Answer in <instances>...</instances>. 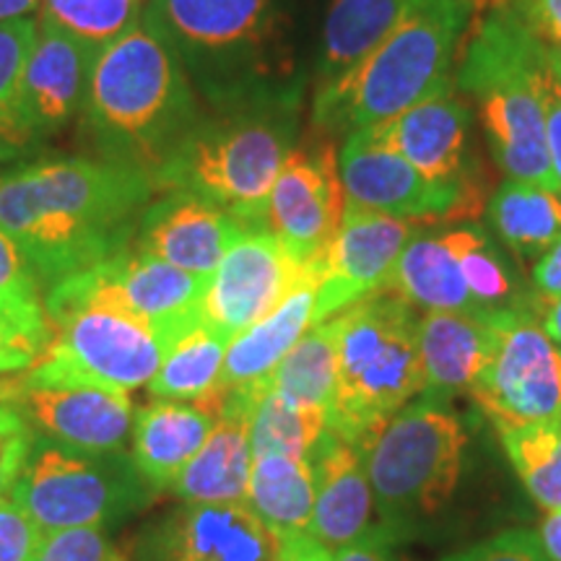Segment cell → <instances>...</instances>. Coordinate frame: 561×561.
<instances>
[{
    "label": "cell",
    "instance_id": "8d00e7d4",
    "mask_svg": "<svg viewBox=\"0 0 561 561\" xmlns=\"http://www.w3.org/2000/svg\"><path fill=\"white\" fill-rule=\"evenodd\" d=\"M144 16L140 0H39V21L94 47H107Z\"/></svg>",
    "mask_w": 561,
    "mask_h": 561
},
{
    "label": "cell",
    "instance_id": "7402d4cb",
    "mask_svg": "<svg viewBox=\"0 0 561 561\" xmlns=\"http://www.w3.org/2000/svg\"><path fill=\"white\" fill-rule=\"evenodd\" d=\"M100 47L53 24H42L24 70L21 107L32 144L58 136L87 107Z\"/></svg>",
    "mask_w": 561,
    "mask_h": 561
},
{
    "label": "cell",
    "instance_id": "ab89813d",
    "mask_svg": "<svg viewBox=\"0 0 561 561\" xmlns=\"http://www.w3.org/2000/svg\"><path fill=\"white\" fill-rule=\"evenodd\" d=\"M32 561H125L102 528H70L42 533Z\"/></svg>",
    "mask_w": 561,
    "mask_h": 561
},
{
    "label": "cell",
    "instance_id": "c3c4849f",
    "mask_svg": "<svg viewBox=\"0 0 561 561\" xmlns=\"http://www.w3.org/2000/svg\"><path fill=\"white\" fill-rule=\"evenodd\" d=\"M276 561H333V551L322 546L312 533L276 538Z\"/></svg>",
    "mask_w": 561,
    "mask_h": 561
},
{
    "label": "cell",
    "instance_id": "7a4b0ae2",
    "mask_svg": "<svg viewBox=\"0 0 561 561\" xmlns=\"http://www.w3.org/2000/svg\"><path fill=\"white\" fill-rule=\"evenodd\" d=\"M144 16L208 112L299 102L286 0H149Z\"/></svg>",
    "mask_w": 561,
    "mask_h": 561
},
{
    "label": "cell",
    "instance_id": "d6a6232c",
    "mask_svg": "<svg viewBox=\"0 0 561 561\" xmlns=\"http://www.w3.org/2000/svg\"><path fill=\"white\" fill-rule=\"evenodd\" d=\"M442 237L450 244L462 278L483 314L510 310V307L528 301L517 284L515 268L486 229L476 227V224H460V227L442 229Z\"/></svg>",
    "mask_w": 561,
    "mask_h": 561
},
{
    "label": "cell",
    "instance_id": "484cf974",
    "mask_svg": "<svg viewBox=\"0 0 561 561\" xmlns=\"http://www.w3.org/2000/svg\"><path fill=\"white\" fill-rule=\"evenodd\" d=\"M250 419L221 411L208 439L174 479L172 491L185 504H248L252 471Z\"/></svg>",
    "mask_w": 561,
    "mask_h": 561
},
{
    "label": "cell",
    "instance_id": "836d02e7",
    "mask_svg": "<svg viewBox=\"0 0 561 561\" xmlns=\"http://www.w3.org/2000/svg\"><path fill=\"white\" fill-rule=\"evenodd\" d=\"M229 341L208 331L206 325L193 328L167 351L159 371L149 382L153 401L195 403L210 396L219 385L224 356Z\"/></svg>",
    "mask_w": 561,
    "mask_h": 561
},
{
    "label": "cell",
    "instance_id": "d4e9b609",
    "mask_svg": "<svg viewBox=\"0 0 561 561\" xmlns=\"http://www.w3.org/2000/svg\"><path fill=\"white\" fill-rule=\"evenodd\" d=\"M318 284L320 268L301 280L297 289L280 301L268 318L255 322V325L229 343L216 388H237V385L271 380L278 362L314 325Z\"/></svg>",
    "mask_w": 561,
    "mask_h": 561
},
{
    "label": "cell",
    "instance_id": "1f68e13d",
    "mask_svg": "<svg viewBox=\"0 0 561 561\" xmlns=\"http://www.w3.org/2000/svg\"><path fill=\"white\" fill-rule=\"evenodd\" d=\"M517 479L546 512H561V416L528 424L496 421Z\"/></svg>",
    "mask_w": 561,
    "mask_h": 561
},
{
    "label": "cell",
    "instance_id": "d6986e66",
    "mask_svg": "<svg viewBox=\"0 0 561 561\" xmlns=\"http://www.w3.org/2000/svg\"><path fill=\"white\" fill-rule=\"evenodd\" d=\"M0 403H13L39 437L81 450H125L133 432L128 392L102 388H37L24 380H0Z\"/></svg>",
    "mask_w": 561,
    "mask_h": 561
},
{
    "label": "cell",
    "instance_id": "4dcf8cb0",
    "mask_svg": "<svg viewBox=\"0 0 561 561\" xmlns=\"http://www.w3.org/2000/svg\"><path fill=\"white\" fill-rule=\"evenodd\" d=\"M339 388V325L328 318L312 325L271 375V390L286 401L331 413Z\"/></svg>",
    "mask_w": 561,
    "mask_h": 561
},
{
    "label": "cell",
    "instance_id": "bcb514c9",
    "mask_svg": "<svg viewBox=\"0 0 561 561\" xmlns=\"http://www.w3.org/2000/svg\"><path fill=\"white\" fill-rule=\"evenodd\" d=\"M533 294L541 305H551V301L561 299V237L549 252L538 257L530 271Z\"/></svg>",
    "mask_w": 561,
    "mask_h": 561
},
{
    "label": "cell",
    "instance_id": "5bb4252c",
    "mask_svg": "<svg viewBox=\"0 0 561 561\" xmlns=\"http://www.w3.org/2000/svg\"><path fill=\"white\" fill-rule=\"evenodd\" d=\"M318 265H305L268 229H252L227 250L210 276L201 320L229 343L276 310Z\"/></svg>",
    "mask_w": 561,
    "mask_h": 561
},
{
    "label": "cell",
    "instance_id": "6da1fadb",
    "mask_svg": "<svg viewBox=\"0 0 561 561\" xmlns=\"http://www.w3.org/2000/svg\"><path fill=\"white\" fill-rule=\"evenodd\" d=\"M157 193L149 174L115 161H37L0 178V229L50 289L133 248Z\"/></svg>",
    "mask_w": 561,
    "mask_h": 561
},
{
    "label": "cell",
    "instance_id": "2e32d148",
    "mask_svg": "<svg viewBox=\"0 0 561 561\" xmlns=\"http://www.w3.org/2000/svg\"><path fill=\"white\" fill-rule=\"evenodd\" d=\"M276 536L248 504H185L153 517L133 541L136 561H276Z\"/></svg>",
    "mask_w": 561,
    "mask_h": 561
},
{
    "label": "cell",
    "instance_id": "9a60e30c",
    "mask_svg": "<svg viewBox=\"0 0 561 561\" xmlns=\"http://www.w3.org/2000/svg\"><path fill=\"white\" fill-rule=\"evenodd\" d=\"M339 170L346 201L405 221H450L476 203L462 191L424 178L377 128H362L343 138Z\"/></svg>",
    "mask_w": 561,
    "mask_h": 561
},
{
    "label": "cell",
    "instance_id": "f907efd6",
    "mask_svg": "<svg viewBox=\"0 0 561 561\" xmlns=\"http://www.w3.org/2000/svg\"><path fill=\"white\" fill-rule=\"evenodd\" d=\"M538 305H541V301H538ZM538 318H541L543 331L549 333L553 341L561 343V299L538 307Z\"/></svg>",
    "mask_w": 561,
    "mask_h": 561
},
{
    "label": "cell",
    "instance_id": "8fae6325",
    "mask_svg": "<svg viewBox=\"0 0 561 561\" xmlns=\"http://www.w3.org/2000/svg\"><path fill=\"white\" fill-rule=\"evenodd\" d=\"M538 307L533 299L491 312L496 346L468 396L494 424L561 416V343L543 331Z\"/></svg>",
    "mask_w": 561,
    "mask_h": 561
},
{
    "label": "cell",
    "instance_id": "3957f363",
    "mask_svg": "<svg viewBox=\"0 0 561 561\" xmlns=\"http://www.w3.org/2000/svg\"><path fill=\"white\" fill-rule=\"evenodd\" d=\"M203 115L206 107L180 58L140 16L102 47L81 123L96 159L133 167L157 180Z\"/></svg>",
    "mask_w": 561,
    "mask_h": 561
},
{
    "label": "cell",
    "instance_id": "74e56055",
    "mask_svg": "<svg viewBox=\"0 0 561 561\" xmlns=\"http://www.w3.org/2000/svg\"><path fill=\"white\" fill-rule=\"evenodd\" d=\"M47 314H19L0 307V375L30 369L53 341Z\"/></svg>",
    "mask_w": 561,
    "mask_h": 561
},
{
    "label": "cell",
    "instance_id": "5b68a950",
    "mask_svg": "<svg viewBox=\"0 0 561 561\" xmlns=\"http://www.w3.org/2000/svg\"><path fill=\"white\" fill-rule=\"evenodd\" d=\"M471 0H411L380 47L331 87L314 91L312 128L331 138L382 125L450 79Z\"/></svg>",
    "mask_w": 561,
    "mask_h": 561
},
{
    "label": "cell",
    "instance_id": "f5cc1de1",
    "mask_svg": "<svg viewBox=\"0 0 561 561\" xmlns=\"http://www.w3.org/2000/svg\"><path fill=\"white\" fill-rule=\"evenodd\" d=\"M549 68L553 79L561 83V50H549Z\"/></svg>",
    "mask_w": 561,
    "mask_h": 561
},
{
    "label": "cell",
    "instance_id": "7c38bea8",
    "mask_svg": "<svg viewBox=\"0 0 561 561\" xmlns=\"http://www.w3.org/2000/svg\"><path fill=\"white\" fill-rule=\"evenodd\" d=\"M210 276L187 273L149 252L128 248L107 263L58 280L47 294L117 307L149 325L170 351L182 335L203 325L201 307Z\"/></svg>",
    "mask_w": 561,
    "mask_h": 561
},
{
    "label": "cell",
    "instance_id": "30bf717a",
    "mask_svg": "<svg viewBox=\"0 0 561 561\" xmlns=\"http://www.w3.org/2000/svg\"><path fill=\"white\" fill-rule=\"evenodd\" d=\"M53 341L21 380L37 388L130 392L153 380L167 348L149 325L96 299L45 294Z\"/></svg>",
    "mask_w": 561,
    "mask_h": 561
},
{
    "label": "cell",
    "instance_id": "603a6c76",
    "mask_svg": "<svg viewBox=\"0 0 561 561\" xmlns=\"http://www.w3.org/2000/svg\"><path fill=\"white\" fill-rule=\"evenodd\" d=\"M496 346V328L489 314L424 312L419 318V351L426 396L453 401L471 392Z\"/></svg>",
    "mask_w": 561,
    "mask_h": 561
},
{
    "label": "cell",
    "instance_id": "f6af8a7d",
    "mask_svg": "<svg viewBox=\"0 0 561 561\" xmlns=\"http://www.w3.org/2000/svg\"><path fill=\"white\" fill-rule=\"evenodd\" d=\"M543 102H546V144H549V159L553 180H557V195L561 198V83L553 79L551 68L543 79Z\"/></svg>",
    "mask_w": 561,
    "mask_h": 561
},
{
    "label": "cell",
    "instance_id": "681fc988",
    "mask_svg": "<svg viewBox=\"0 0 561 561\" xmlns=\"http://www.w3.org/2000/svg\"><path fill=\"white\" fill-rule=\"evenodd\" d=\"M538 541L549 561H561V512H546L541 528H538Z\"/></svg>",
    "mask_w": 561,
    "mask_h": 561
},
{
    "label": "cell",
    "instance_id": "60d3db41",
    "mask_svg": "<svg viewBox=\"0 0 561 561\" xmlns=\"http://www.w3.org/2000/svg\"><path fill=\"white\" fill-rule=\"evenodd\" d=\"M34 439L32 421L13 403H0V500H11L26 460H30Z\"/></svg>",
    "mask_w": 561,
    "mask_h": 561
},
{
    "label": "cell",
    "instance_id": "4316f807",
    "mask_svg": "<svg viewBox=\"0 0 561 561\" xmlns=\"http://www.w3.org/2000/svg\"><path fill=\"white\" fill-rule=\"evenodd\" d=\"M385 289L424 312L483 314L442 231L421 227L405 244Z\"/></svg>",
    "mask_w": 561,
    "mask_h": 561
},
{
    "label": "cell",
    "instance_id": "cb8c5ba5",
    "mask_svg": "<svg viewBox=\"0 0 561 561\" xmlns=\"http://www.w3.org/2000/svg\"><path fill=\"white\" fill-rule=\"evenodd\" d=\"M216 413L201 403L151 401L133 419V462L157 491L172 489L216 426Z\"/></svg>",
    "mask_w": 561,
    "mask_h": 561
},
{
    "label": "cell",
    "instance_id": "83f0119b",
    "mask_svg": "<svg viewBox=\"0 0 561 561\" xmlns=\"http://www.w3.org/2000/svg\"><path fill=\"white\" fill-rule=\"evenodd\" d=\"M411 0H331L322 24L318 89L331 87L396 30Z\"/></svg>",
    "mask_w": 561,
    "mask_h": 561
},
{
    "label": "cell",
    "instance_id": "d590c367",
    "mask_svg": "<svg viewBox=\"0 0 561 561\" xmlns=\"http://www.w3.org/2000/svg\"><path fill=\"white\" fill-rule=\"evenodd\" d=\"M37 32L39 21L32 16L0 21V159L19 157L32 146L21 107V89Z\"/></svg>",
    "mask_w": 561,
    "mask_h": 561
},
{
    "label": "cell",
    "instance_id": "f35d334b",
    "mask_svg": "<svg viewBox=\"0 0 561 561\" xmlns=\"http://www.w3.org/2000/svg\"><path fill=\"white\" fill-rule=\"evenodd\" d=\"M0 307L19 314H47L37 273L3 229H0Z\"/></svg>",
    "mask_w": 561,
    "mask_h": 561
},
{
    "label": "cell",
    "instance_id": "52a82bcc",
    "mask_svg": "<svg viewBox=\"0 0 561 561\" xmlns=\"http://www.w3.org/2000/svg\"><path fill=\"white\" fill-rule=\"evenodd\" d=\"M333 318L339 325V388L328 426L362 447L424 392L419 314L396 291L380 289Z\"/></svg>",
    "mask_w": 561,
    "mask_h": 561
},
{
    "label": "cell",
    "instance_id": "8992f818",
    "mask_svg": "<svg viewBox=\"0 0 561 561\" xmlns=\"http://www.w3.org/2000/svg\"><path fill=\"white\" fill-rule=\"evenodd\" d=\"M299 102L206 112L157 174V191H191L248 229H268V198L294 149Z\"/></svg>",
    "mask_w": 561,
    "mask_h": 561
},
{
    "label": "cell",
    "instance_id": "816d5d0a",
    "mask_svg": "<svg viewBox=\"0 0 561 561\" xmlns=\"http://www.w3.org/2000/svg\"><path fill=\"white\" fill-rule=\"evenodd\" d=\"M39 0H0V21H13L32 16V11L37 9Z\"/></svg>",
    "mask_w": 561,
    "mask_h": 561
},
{
    "label": "cell",
    "instance_id": "f1b7e54d",
    "mask_svg": "<svg viewBox=\"0 0 561 561\" xmlns=\"http://www.w3.org/2000/svg\"><path fill=\"white\" fill-rule=\"evenodd\" d=\"M248 507L276 538L312 530L314 473L310 460L289 455L252 458Z\"/></svg>",
    "mask_w": 561,
    "mask_h": 561
},
{
    "label": "cell",
    "instance_id": "ffe728a7",
    "mask_svg": "<svg viewBox=\"0 0 561 561\" xmlns=\"http://www.w3.org/2000/svg\"><path fill=\"white\" fill-rule=\"evenodd\" d=\"M314 473L312 536L328 549L367 541L377 536H398L380 520L375 491L369 486L362 447L328 426L310 455Z\"/></svg>",
    "mask_w": 561,
    "mask_h": 561
},
{
    "label": "cell",
    "instance_id": "44dd1931",
    "mask_svg": "<svg viewBox=\"0 0 561 561\" xmlns=\"http://www.w3.org/2000/svg\"><path fill=\"white\" fill-rule=\"evenodd\" d=\"M244 231L252 229L216 203L191 191H164L140 216L133 248L187 273L210 276Z\"/></svg>",
    "mask_w": 561,
    "mask_h": 561
},
{
    "label": "cell",
    "instance_id": "7bdbcfd3",
    "mask_svg": "<svg viewBox=\"0 0 561 561\" xmlns=\"http://www.w3.org/2000/svg\"><path fill=\"white\" fill-rule=\"evenodd\" d=\"M39 541L37 523L13 500H0V561H32Z\"/></svg>",
    "mask_w": 561,
    "mask_h": 561
},
{
    "label": "cell",
    "instance_id": "ba28073f",
    "mask_svg": "<svg viewBox=\"0 0 561 561\" xmlns=\"http://www.w3.org/2000/svg\"><path fill=\"white\" fill-rule=\"evenodd\" d=\"M468 432L453 401L413 398L362 445L380 520L403 530L450 502L466 460Z\"/></svg>",
    "mask_w": 561,
    "mask_h": 561
},
{
    "label": "cell",
    "instance_id": "b9f144b4",
    "mask_svg": "<svg viewBox=\"0 0 561 561\" xmlns=\"http://www.w3.org/2000/svg\"><path fill=\"white\" fill-rule=\"evenodd\" d=\"M442 561H549L538 533L533 530H504L489 541L476 543L471 549L453 553Z\"/></svg>",
    "mask_w": 561,
    "mask_h": 561
},
{
    "label": "cell",
    "instance_id": "e575fe53",
    "mask_svg": "<svg viewBox=\"0 0 561 561\" xmlns=\"http://www.w3.org/2000/svg\"><path fill=\"white\" fill-rule=\"evenodd\" d=\"M328 430V413L310 405L286 401L284 396L268 390L250 419V450L252 458L261 455H289L305 458L318 445Z\"/></svg>",
    "mask_w": 561,
    "mask_h": 561
},
{
    "label": "cell",
    "instance_id": "ee69618b",
    "mask_svg": "<svg viewBox=\"0 0 561 561\" xmlns=\"http://www.w3.org/2000/svg\"><path fill=\"white\" fill-rule=\"evenodd\" d=\"M510 5L549 50H561V0H512Z\"/></svg>",
    "mask_w": 561,
    "mask_h": 561
},
{
    "label": "cell",
    "instance_id": "e0dca14e",
    "mask_svg": "<svg viewBox=\"0 0 561 561\" xmlns=\"http://www.w3.org/2000/svg\"><path fill=\"white\" fill-rule=\"evenodd\" d=\"M421 227L346 201L341 227L320 261L314 325L388 286L390 273Z\"/></svg>",
    "mask_w": 561,
    "mask_h": 561
},
{
    "label": "cell",
    "instance_id": "277c9868",
    "mask_svg": "<svg viewBox=\"0 0 561 561\" xmlns=\"http://www.w3.org/2000/svg\"><path fill=\"white\" fill-rule=\"evenodd\" d=\"M546 73L549 47L507 3L486 13L468 37L455 83L479 107L496 167L510 180L557 193L546 144Z\"/></svg>",
    "mask_w": 561,
    "mask_h": 561
},
{
    "label": "cell",
    "instance_id": "f546056e",
    "mask_svg": "<svg viewBox=\"0 0 561 561\" xmlns=\"http://www.w3.org/2000/svg\"><path fill=\"white\" fill-rule=\"evenodd\" d=\"M491 229L515 255L538 261L561 237V198L523 180H504L486 203Z\"/></svg>",
    "mask_w": 561,
    "mask_h": 561
},
{
    "label": "cell",
    "instance_id": "7dc6e473",
    "mask_svg": "<svg viewBox=\"0 0 561 561\" xmlns=\"http://www.w3.org/2000/svg\"><path fill=\"white\" fill-rule=\"evenodd\" d=\"M401 538L398 536H377L367 541L343 546L333 551V561H409L396 551Z\"/></svg>",
    "mask_w": 561,
    "mask_h": 561
},
{
    "label": "cell",
    "instance_id": "ac0fdd59",
    "mask_svg": "<svg viewBox=\"0 0 561 561\" xmlns=\"http://www.w3.org/2000/svg\"><path fill=\"white\" fill-rule=\"evenodd\" d=\"M473 104L450 76L426 91L416 104L377 128L385 144L409 161L413 170L439 185L462 191L479 206L471 182Z\"/></svg>",
    "mask_w": 561,
    "mask_h": 561
},
{
    "label": "cell",
    "instance_id": "9c48e42d",
    "mask_svg": "<svg viewBox=\"0 0 561 561\" xmlns=\"http://www.w3.org/2000/svg\"><path fill=\"white\" fill-rule=\"evenodd\" d=\"M157 494L125 450H81L37 434L11 500L42 533H53L110 530L144 512Z\"/></svg>",
    "mask_w": 561,
    "mask_h": 561
},
{
    "label": "cell",
    "instance_id": "4fadbf2b",
    "mask_svg": "<svg viewBox=\"0 0 561 561\" xmlns=\"http://www.w3.org/2000/svg\"><path fill=\"white\" fill-rule=\"evenodd\" d=\"M286 153L268 198L265 227L305 265H318L331 248L346 210L339 153L331 138L314 133Z\"/></svg>",
    "mask_w": 561,
    "mask_h": 561
}]
</instances>
